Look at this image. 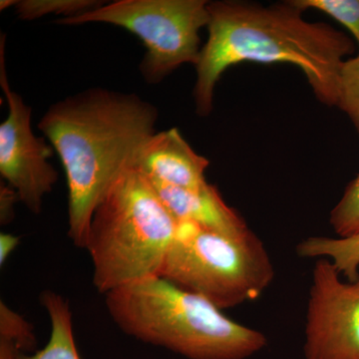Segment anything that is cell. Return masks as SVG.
<instances>
[{
	"instance_id": "cell-15",
	"label": "cell",
	"mask_w": 359,
	"mask_h": 359,
	"mask_svg": "<svg viewBox=\"0 0 359 359\" xmlns=\"http://www.w3.org/2000/svg\"><path fill=\"white\" fill-rule=\"evenodd\" d=\"M292 4L304 13L313 9L334 18L349 30L359 48V0H292Z\"/></svg>"
},
{
	"instance_id": "cell-12",
	"label": "cell",
	"mask_w": 359,
	"mask_h": 359,
	"mask_svg": "<svg viewBox=\"0 0 359 359\" xmlns=\"http://www.w3.org/2000/svg\"><path fill=\"white\" fill-rule=\"evenodd\" d=\"M299 257L327 259L348 282L359 278V233L347 238L309 237L297 247Z\"/></svg>"
},
{
	"instance_id": "cell-7",
	"label": "cell",
	"mask_w": 359,
	"mask_h": 359,
	"mask_svg": "<svg viewBox=\"0 0 359 359\" xmlns=\"http://www.w3.org/2000/svg\"><path fill=\"white\" fill-rule=\"evenodd\" d=\"M0 87L8 115L0 124V175L23 205L39 214L45 196L53 190L58 172L49 162L54 149L32 127V108L11 89L6 66V35L0 37Z\"/></svg>"
},
{
	"instance_id": "cell-3",
	"label": "cell",
	"mask_w": 359,
	"mask_h": 359,
	"mask_svg": "<svg viewBox=\"0 0 359 359\" xmlns=\"http://www.w3.org/2000/svg\"><path fill=\"white\" fill-rule=\"evenodd\" d=\"M105 302L123 332L189 359H247L268 344L263 332L162 276L112 290Z\"/></svg>"
},
{
	"instance_id": "cell-1",
	"label": "cell",
	"mask_w": 359,
	"mask_h": 359,
	"mask_svg": "<svg viewBox=\"0 0 359 359\" xmlns=\"http://www.w3.org/2000/svg\"><path fill=\"white\" fill-rule=\"evenodd\" d=\"M207 42L196 65V112L211 114L216 85L224 71L242 62L289 63L308 79L318 100L337 106L340 72L354 50L353 40L323 22L304 20L292 1L264 6L212 1Z\"/></svg>"
},
{
	"instance_id": "cell-13",
	"label": "cell",
	"mask_w": 359,
	"mask_h": 359,
	"mask_svg": "<svg viewBox=\"0 0 359 359\" xmlns=\"http://www.w3.org/2000/svg\"><path fill=\"white\" fill-rule=\"evenodd\" d=\"M36 344L34 327L4 301L0 302V359H20Z\"/></svg>"
},
{
	"instance_id": "cell-17",
	"label": "cell",
	"mask_w": 359,
	"mask_h": 359,
	"mask_svg": "<svg viewBox=\"0 0 359 359\" xmlns=\"http://www.w3.org/2000/svg\"><path fill=\"white\" fill-rule=\"evenodd\" d=\"M337 106L348 116L359 134V54L346 59L342 66Z\"/></svg>"
},
{
	"instance_id": "cell-19",
	"label": "cell",
	"mask_w": 359,
	"mask_h": 359,
	"mask_svg": "<svg viewBox=\"0 0 359 359\" xmlns=\"http://www.w3.org/2000/svg\"><path fill=\"white\" fill-rule=\"evenodd\" d=\"M20 238L13 233H2L0 235V266L6 264L8 257L20 245Z\"/></svg>"
},
{
	"instance_id": "cell-10",
	"label": "cell",
	"mask_w": 359,
	"mask_h": 359,
	"mask_svg": "<svg viewBox=\"0 0 359 359\" xmlns=\"http://www.w3.org/2000/svg\"><path fill=\"white\" fill-rule=\"evenodd\" d=\"M153 186L178 223H192L205 230L226 235H244L250 231L244 219L229 207L218 189L211 184L199 189L157 184Z\"/></svg>"
},
{
	"instance_id": "cell-8",
	"label": "cell",
	"mask_w": 359,
	"mask_h": 359,
	"mask_svg": "<svg viewBox=\"0 0 359 359\" xmlns=\"http://www.w3.org/2000/svg\"><path fill=\"white\" fill-rule=\"evenodd\" d=\"M304 335V359H359V278L344 282L327 259L313 266Z\"/></svg>"
},
{
	"instance_id": "cell-14",
	"label": "cell",
	"mask_w": 359,
	"mask_h": 359,
	"mask_svg": "<svg viewBox=\"0 0 359 359\" xmlns=\"http://www.w3.org/2000/svg\"><path fill=\"white\" fill-rule=\"evenodd\" d=\"M105 2L97 0H18L16 13L21 20H39L49 14L70 18L98 8Z\"/></svg>"
},
{
	"instance_id": "cell-20",
	"label": "cell",
	"mask_w": 359,
	"mask_h": 359,
	"mask_svg": "<svg viewBox=\"0 0 359 359\" xmlns=\"http://www.w3.org/2000/svg\"><path fill=\"white\" fill-rule=\"evenodd\" d=\"M16 1L18 0H1L0 1V11H4V9L9 8V7L15 6Z\"/></svg>"
},
{
	"instance_id": "cell-11",
	"label": "cell",
	"mask_w": 359,
	"mask_h": 359,
	"mask_svg": "<svg viewBox=\"0 0 359 359\" xmlns=\"http://www.w3.org/2000/svg\"><path fill=\"white\" fill-rule=\"evenodd\" d=\"M40 302L50 320V337L41 351L32 355L23 354L20 359H81L75 344L69 302L52 290L42 292Z\"/></svg>"
},
{
	"instance_id": "cell-2",
	"label": "cell",
	"mask_w": 359,
	"mask_h": 359,
	"mask_svg": "<svg viewBox=\"0 0 359 359\" xmlns=\"http://www.w3.org/2000/svg\"><path fill=\"white\" fill-rule=\"evenodd\" d=\"M156 106L134 93L92 88L54 103L39 129L67 183L68 237L85 249L92 217L156 133Z\"/></svg>"
},
{
	"instance_id": "cell-6",
	"label": "cell",
	"mask_w": 359,
	"mask_h": 359,
	"mask_svg": "<svg viewBox=\"0 0 359 359\" xmlns=\"http://www.w3.org/2000/svg\"><path fill=\"white\" fill-rule=\"evenodd\" d=\"M208 4L205 0H118L55 23H107L128 30L146 47L139 66L142 76L158 84L180 66L197 65L203 47L200 32L209 25Z\"/></svg>"
},
{
	"instance_id": "cell-18",
	"label": "cell",
	"mask_w": 359,
	"mask_h": 359,
	"mask_svg": "<svg viewBox=\"0 0 359 359\" xmlns=\"http://www.w3.org/2000/svg\"><path fill=\"white\" fill-rule=\"evenodd\" d=\"M20 201L18 193L7 184L1 182L0 186V223L7 224L13 222L15 203Z\"/></svg>"
},
{
	"instance_id": "cell-4",
	"label": "cell",
	"mask_w": 359,
	"mask_h": 359,
	"mask_svg": "<svg viewBox=\"0 0 359 359\" xmlns=\"http://www.w3.org/2000/svg\"><path fill=\"white\" fill-rule=\"evenodd\" d=\"M178 222L136 166L118 179L90 223L86 247L93 285L104 295L160 276Z\"/></svg>"
},
{
	"instance_id": "cell-16",
	"label": "cell",
	"mask_w": 359,
	"mask_h": 359,
	"mask_svg": "<svg viewBox=\"0 0 359 359\" xmlns=\"http://www.w3.org/2000/svg\"><path fill=\"white\" fill-rule=\"evenodd\" d=\"M330 223L339 238L359 233V175L347 186L341 199L332 209Z\"/></svg>"
},
{
	"instance_id": "cell-9",
	"label": "cell",
	"mask_w": 359,
	"mask_h": 359,
	"mask_svg": "<svg viewBox=\"0 0 359 359\" xmlns=\"http://www.w3.org/2000/svg\"><path fill=\"white\" fill-rule=\"evenodd\" d=\"M209 165L176 128L156 132L142 148L136 163L151 183L183 189L208 185L205 171Z\"/></svg>"
},
{
	"instance_id": "cell-5",
	"label": "cell",
	"mask_w": 359,
	"mask_h": 359,
	"mask_svg": "<svg viewBox=\"0 0 359 359\" xmlns=\"http://www.w3.org/2000/svg\"><path fill=\"white\" fill-rule=\"evenodd\" d=\"M160 276L219 309L256 301L275 278L268 250L252 233L226 235L178 223Z\"/></svg>"
}]
</instances>
